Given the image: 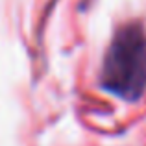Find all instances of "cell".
Instances as JSON below:
<instances>
[{
    "label": "cell",
    "mask_w": 146,
    "mask_h": 146,
    "mask_svg": "<svg viewBox=\"0 0 146 146\" xmlns=\"http://www.w3.org/2000/svg\"><path fill=\"white\" fill-rule=\"evenodd\" d=\"M106 93L137 102L146 91V30L141 22H126L111 37L100 68Z\"/></svg>",
    "instance_id": "6da1fadb"
}]
</instances>
